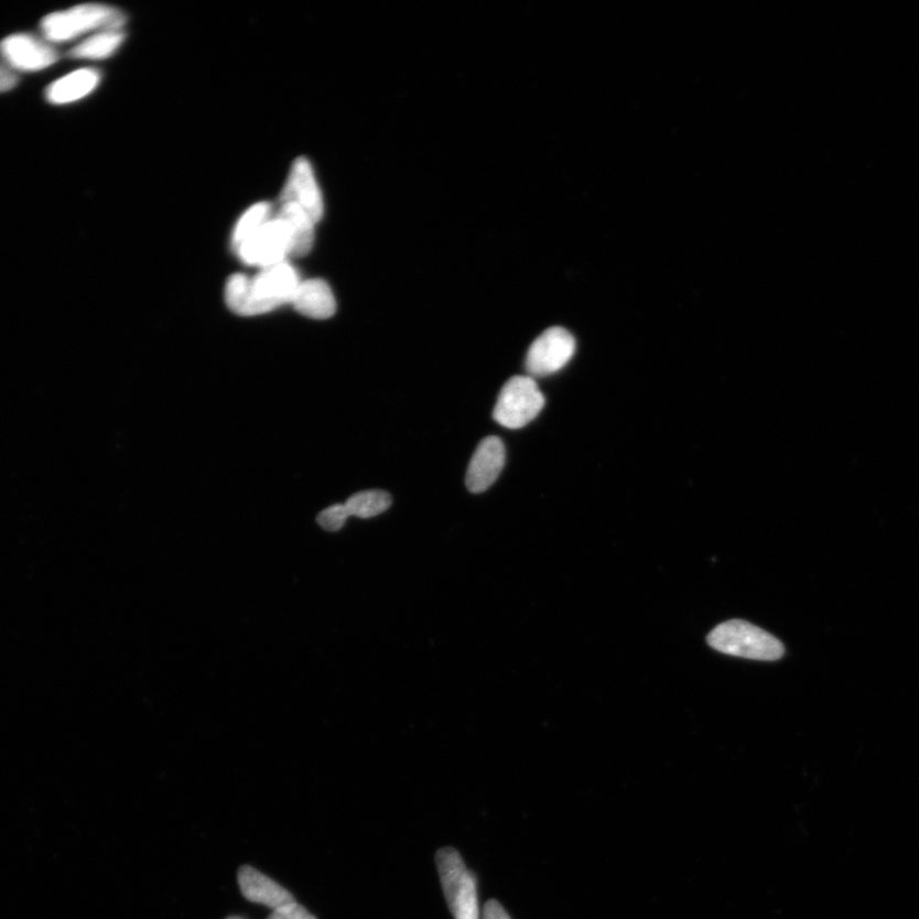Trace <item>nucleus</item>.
Listing matches in <instances>:
<instances>
[{"label":"nucleus","mask_w":919,"mask_h":919,"mask_svg":"<svg viewBox=\"0 0 919 919\" xmlns=\"http://www.w3.org/2000/svg\"><path fill=\"white\" fill-rule=\"evenodd\" d=\"M228 919H244V918H240V917H230V918H228Z\"/></svg>","instance_id":"5701e85b"},{"label":"nucleus","mask_w":919,"mask_h":919,"mask_svg":"<svg viewBox=\"0 0 919 919\" xmlns=\"http://www.w3.org/2000/svg\"><path fill=\"white\" fill-rule=\"evenodd\" d=\"M272 207L268 203L257 204L240 217L231 237L234 251L246 244L249 238L260 230L271 219Z\"/></svg>","instance_id":"f3484780"},{"label":"nucleus","mask_w":919,"mask_h":919,"mask_svg":"<svg viewBox=\"0 0 919 919\" xmlns=\"http://www.w3.org/2000/svg\"><path fill=\"white\" fill-rule=\"evenodd\" d=\"M544 397L531 377L515 376L507 381L497 400L494 418L509 430H520L533 422L544 407Z\"/></svg>","instance_id":"20e7f679"},{"label":"nucleus","mask_w":919,"mask_h":919,"mask_svg":"<svg viewBox=\"0 0 919 919\" xmlns=\"http://www.w3.org/2000/svg\"><path fill=\"white\" fill-rule=\"evenodd\" d=\"M251 279L245 273H236V275L229 278L227 286H225V301H227L229 309L239 316L247 317L249 296H251Z\"/></svg>","instance_id":"a211bd4d"},{"label":"nucleus","mask_w":919,"mask_h":919,"mask_svg":"<svg viewBox=\"0 0 919 919\" xmlns=\"http://www.w3.org/2000/svg\"><path fill=\"white\" fill-rule=\"evenodd\" d=\"M0 56L15 72H40L58 62L60 53L44 37L14 34L0 42Z\"/></svg>","instance_id":"6e6552de"},{"label":"nucleus","mask_w":919,"mask_h":919,"mask_svg":"<svg viewBox=\"0 0 919 919\" xmlns=\"http://www.w3.org/2000/svg\"><path fill=\"white\" fill-rule=\"evenodd\" d=\"M711 647L723 655L774 662L785 656V647L761 628L733 619L716 626L707 636Z\"/></svg>","instance_id":"f03ea898"},{"label":"nucleus","mask_w":919,"mask_h":919,"mask_svg":"<svg viewBox=\"0 0 919 919\" xmlns=\"http://www.w3.org/2000/svg\"><path fill=\"white\" fill-rule=\"evenodd\" d=\"M290 247L292 238L288 225L277 215L241 245L236 253L245 263L266 269L285 262L290 257Z\"/></svg>","instance_id":"423d86ee"},{"label":"nucleus","mask_w":919,"mask_h":919,"mask_svg":"<svg viewBox=\"0 0 919 919\" xmlns=\"http://www.w3.org/2000/svg\"><path fill=\"white\" fill-rule=\"evenodd\" d=\"M125 39L122 30L98 32L72 47L67 55L72 60H107L119 50Z\"/></svg>","instance_id":"2eb2a0df"},{"label":"nucleus","mask_w":919,"mask_h":919,"mask_svg":"<svg viewBox=\"0 0 919 919\" xmlns=\"http://www.w3.org/2000/svg\"><path fill=\"white\" fill-rule=\"evenodd\" d=\"M350 518L345 505H334L318 515V523L327 531H338Z\"/></svg>","instance_id":"6ab92c4d"},{"label":"nucleus","mask_w":919,"mask_h":919,"mask_svg":"<svg viewBox=\"0 0 919 919\" xmlns=\"http://www.w3.org/2000/svg\"><path fill=\"white\" fill-rule=\"evenodd\" d=\"M576 342L567 329L551 327L536 338L527 354L528 374L536 377L559 372L574 357Z\"/></svg>","instance_id":"0eeeda50"},{"label":"nucleus","mask_w":919,"mask_h":919,"mask_svg":"<svg viewBox=\"0 0 919 919\" xmlns=\"http://www.w3.org/2000/svg\"><path fill=\"white\" fill-rule=\"evenodd\" d=\"M482 919H511V917L498 901L489 900L483 909Z\"/></svg>","instance_id":"4be33fe9"},{"label":"nucleus","mask_w":919,"mask_h":919,"mask_svg":"<svg viewBox=\"0 0 919 919\" xmlns=\"http://www.w3.org/2000/svg\"><path fill=\"white\" fill-rule=\"evenodd\" d=\"M18 72L8 67L6 63H0V94L12 91L19 85Z\"/></svg>","instance_id":"412c9836"},{"label":"nucleus","mask_w":919,"mask_h":919,"mask_svg":"<svg viewBox=\"0 0 919 919\" xmlns=\"http://www.w3.org/2000/svg\"><path fill=\"white\" fill-rule=\"evenodd\" d=\"M506 462V448L498 437H487L479 443L466 473V487L473 494L487 490L501 474Z\"/></svg>","instance_id":"9d476101"},{"label":"nucleus","mask_w":919,"mask_h":919,"mask_svg":"<svg viewBox=\"0 0 919 919\" xmlns=\"http://www.w3.org/2000/svg\"><path fill=\"white\" fill-rule=\"evenodd\" d=\"M127 18L122 11L105 4H80L67 11L47 14L40 22L43 37L51 44L68 43L93 31H120Z\"/></svg>","instance_id":"f257e3e1"},{"label":"nucleus","mask_w":919,"mask_h":919,"mask_svg":"<svg viewBox=\"0 0 919 919\" xmlns=\"http://www.w3.org/2000/svg\"><path fill=\"white\" fill-rule=\"evenodd\" d=\"M302 280L300 273L286 261L262 269L251 281L249 317L260 316L292 303Z\"/></svg>","instance_id":"39448f33"},{"label":"nucleus","mask_w":919,"mask_h":919,"mask_svg":"<svg viewBox=\"0 0 919 919\" xmlns=\"http://www.w3.org/2000/svg\"><path fill=\"white\" fill-rule=\"evenodd\" d=\"M268 919H317L296 901L273 910Z\"/></svg>","instance_id":"aec40b11"},{"label":"nucleus","mask_w":919,"mask_h":919,"mask_svg":"<svg viewBox=\"0 0 919 919\" xmlns=\"http://www.w3.org/2000/svg\"><path fill=\"white\" fill-rule=\"evenodd\" d=\"M391 497L383 490H365L352 496L344 505L349 516L370 519L390 509Z\"/></svg>","instance_id":"dca6fc26"},{"label":"nucleus","mask_w":919,"mask_h":919,"mask_svg":"<svg viewBox=\"0 0 919 919\" xmlns=\"http://www.w3.org/2000/svg\"><path fill=\"white\" fill-rule=\"evenodd\" d=\"M292 304L303 316L314 320H327L336 312L333 290L325 280L321 279L302 281L296 289Z\"/></svg>","instance_id":"f8f14e48"},{"label":"nucleus","mask_w":919,"mask_h":919,"mask_svg":"<svg viewBox=\"0 0 919 919\" xmlns=\"http://www.w3.org/2000/svg\"><path fill=\"white\" fill-rule=\"evenodd\" d=\"M441 884L455 919H480L477 880L454 848H442L435 856Z\"/></svg>","instance_id":"7ed1b4c3"},{"label":"nucleus","mask_w":919,"mask_h":919,"mask_svg":"<svg viewBox=\"0 0 919 919\" xmlns=\"http://www.w3.org/2000/svg\"><path fill=\"white\" fill-rule=\"evenodd\" d=\"M278 216L288 225L292 238L290 257L309 255L314 244L316 223L295 204H282Z\"/></svg>","instance_id":"4468645a"},{"label":"nucleus","mask_w":919,"mask_h":919,"mask_svg":"<svg viewBox=\"0 0 919 919\" xmlns=\"http://www.w3.org/2000/svg\"><path fill=\"white\" fill-rule=\"evenodd\" d=\"M99 71L84 68L72 72V74L56 79L47 86L45 98L54 105H66L78 101L90 95L100 84Z\"/></svg>","instance_id":"ddd939ff"},{"label":"nucleus","mask_w":919,"mask_h":919,"mask_svg":"<svg viewBox=\"0 0 919 919\" xmlns=\"http://www.w3.org/2000/svg\"><path fill=\"white\" fill-rule=\"evenodd\" d=\"M282 204H295L318 223L325 214L324 197H322L316 176L309 160L300 158L295 160L290 171L284 191L281 192Z\"/></svg>","instance_id":"1a4fd4ad"},{"label":"nucleus","mask_w":919,"mask_h":919,"mask_svg":"<svg viewBox=\"0 0 919 919\" xmlns=\"http://www.w3.org/2000/svg\"><path fill=\"white\" fill-rule=\"evenodd\" d=\"M238 883L246 899L273 910L295 901L292 894L251 866L240 867Z\"/></svg>","instance_id":"9b49d317"}]
</instances>
